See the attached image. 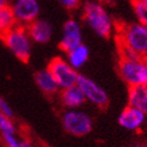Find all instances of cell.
I'll return each mask as SVG.
<instances>
[{
    "instance_id": "6",
    "label": "cell",
    "mask_w": 147,
    "mask_h": 147,
    "mask_svg": "<svg viewBox=\"0 0 147 147\" xmlns=\"http://www.w3.org/2000/svg\"><path fill=\"white\" fill-rule=\"evenodd\" d=\"M46 69L51 72L53 78L56 80L60 90L76 86L80 74L77 72V70L71 68V65L66 62L65 58L62 57L52 58Z\"/></svg>"
},
{
    "instance_id": "19",
    "label": "cell",
    "mask_w": 147,
    "mask_h": 147,
    "mask_svg": "<svg viewBox=\"0 0 147 147\" xmlns=\"http://www.w3.org/2000/svg\"><path fill=\"white\" fill-rule=\"evenodd\" d=\"M0 113L9 118L15 117V112H13V110H12V107L10 106V104L1 96H0Z\"/></svg>"
},
{
    "instance_id": "15",
    "label": "cell",
    "mask_w": 147,
    "mask_h": 147,
    "mask_svg": "<svg viewBox=\"0 0 147 147\" xmlns=\"http://www.w3.org/2000/svg\"><path fill=\"white\" fill-rule=\"evenodd\" d=\"M89 54H90L89 48L84 44H81L66 53V62L71 65V68L78 70L83 68L86 63L88 62Z\"/></svg>"
},
{
    "instance_id": "25",
    "label": "cell",
    "mask_w": 147,
    "mask_h": 147,
    "mask_svg": "<svg viewBox=\"0 0 147 147\" xmlns=\"http://www.w3.org/2000/svg\"><path fill=\"white\" fill-rule=\"evenodd\" d=\"M139 1H141V3H144V4L147 5V0H139Z\"/></svg>"
},
{
    "instance_id": "21",
    "label": "cell",
    "mask_w": 147,
    "mask_h": 147,
    "mask_svg": "<svg viewBox=\"0 0 147 147\" xmlns=\"http://www.w3.org/2000/svg\"><path fill=\"white\" fill-rule=\"evenodd\" d=\"M20 147H34V145L27 139H22L21 138V142H20Z\"/></svg>"
},
{
    "instance_id": "11",
    "label": "cell",
    "mask_w": 147,
    "mask_h": 147,
    "mask_svg": "<svg viewBox=\"0 0 147 147\" xmlns=\"http://www.w3.org/2000/svg\"><path fill=\"white\" fill-rule=\"evenodd\" d=\"M147 122V115L140 110L127 106L118 116V124L125 130L136 131Z\"/></svg>"
},
{
    "instance_id": "20",
    "label": "cell",
    "mask_w": 147,
    "mask_h": 147,
    "mask_svg": "<svg viewBox=\"0 0 147 147\" xmlns=\"http://www.w3.org/2000/svg\"><path fill=\"white\" fill-rule=\"evenodd\" d=\"M57 1L63 6L66 10H75L77 9L80 4H81V0H57Z\"/></svg>"
},
{
    "instance_id": "27",
    "label": "cell",
    "mask_w": 147,
    "mask_h": 147,
    "mask_svg": "<svg viewBox=\"0 0 147 147\" xmlns=\"http://www.w3.org/2000/svg\"><path fill=\"white\" fill-rule=\"evenodd\" d=\"M145 58H146V60H147V56H146V57H145Z\"/></svg>"
},
{
    "instance_id": "9",
    "label": "cell",
    "mask_w": 147,
    "mask_h": 147,
    "mask_svg": "<svg viewBox=\"0 0 147 147\" xmlns=\"http://www.w3.org/2000/svg\"><path fill=\"white\" fill-rule=\"evenodd\" d=\"M82 41H83V33H82L81 23L77 20H75V18L66 20L65 23L63 24L62 39L59 41L60 50L68 53L72 48L83 44Z\"/></svg>"
},
{
    "instance_id": "16",
    "label": "cell",
    "mask_w": 147,
    "mask_h": 147,
    "mask_svg": "<svg viewBox=\"0 0 147 147\" xmlns=\"http://www.w3.org/2000/svg\"><path fill=\"white\" fill-rule=\"evenodd\" d=\"M15 26H17V22L10 5L0 7V38Z\"/></svg>"
},
{
    "instance_id": "24",
    "label": "cell",
    "mask_w": 147,
    "mask_h": 147,
    "mask_svg": "<svg viewBox=\"0 0 147 147\" xmlns=\"http://www.w3.org/2000/svg\"><path fill=\"white\" fill-rule=\"evenodd\" d=\"M131 147H145V145H142V144H134Z\"/></svg>"
},
{
    "instance_id": "5",
    "label": "cell",
    "mask_w": 147,
    "mask_h": 147,
    "mask_svg": "<svg viewBox=\"0 0 147 147\" xmlns=\"http://www.w3.org/2000/svg\"><path fill=\"white\" fill-rule=\"evenodd\" d=\"M62 125L64 130L75 138H83L93 129V119L83 110H66L62 115Z\"/></svg>"
},
{
    "instance_id": "4",
    "label": "cell",
    "mask_w": 147,
    "mask_h": 147,
    "mask_svg": "<svg viewBox=\"0 0 147 147\" xmlns=\"http://www.w3.org/2000/svg\"><path fill=\"white\" fill-rule=\"evenodd\" d=\"M118 74L121 78L129 86H147V60L142 57L125 58L118 60Z\"/></svg>"
},
{
    "instance_id": "8",
    "label": "cell",
    "mask_w": 147,
    "mask_h": 147,
    "mask_svg": "<svg viewBox=\"0 0 147 147\" xmlns=\"http://www.w3.org/2000/svg\"><path fill=\"white\" fill-rule=\"evenodd\" d=\"M18 26L28 27L40 16L39 0H15L10 5Z\"/></svg>"
},
{
    "instance_id": "26",
    "label": "cell",
    "mask_w": 147,
    "mask_h": 147,
    "mask_svg": "<svg viewBox=\"0 0 147 147\" xmlns=\"http://www.w3.org/2000/svg\"><path fill=\"white\" fill-rule=\"evenodd\" d=\"M145 147H147V144H145Z\"/></svg>"
},
{
    "instance_id": "17",
    "label": "cell",
    "mask_w": 147,
    "mask_h": 147,
    "mask_svg": "<svg viewBox=\"0 0 147 147\" xmlns=\"http://www.w3.org/2000/svg\"><path fill=\"white\" fill-rule=\"evenodd\" d=\"M133 10L138 18V22L147 27V5L139 0H133Z\"/></svg>"
},
{
    "instance_id": "12",
    "label": "cell",
    "mask_w": 147,
    "mask_h": 147,
    "mask_svg": "<svg viewBox=\"0 0 147 147\" xmlns=\"http://www.w3.org/2000/svg\"><path fill=\"white\" fill-rule=\"evenodd\" d=\"M59 100L66 110H75L84 105L86 98L77 86H72L59 92Z\"/></svg>"
},
{
    "instance_id": "7",
    "label": "cell",
    "mask_w": 147,
    "mask_h": 147,
    "mask_svg": "<svg viewBox=\"0 0 147 147\" xmlns=\"http://www.w3.org/2000/svg\"><path fill=\"white\" fill-rule=\"evenodd\" d=\"M76 86L82 90L86 101H89L96 107L104 109L109 104V94L102 87H100L94 80L86 75H78Z\"/></svg>"
},
{
    "instance_id": "13",
    "label": "cell",
    "mask_w": 147,
    "mask_h": 147,
    "mask_svg": "<svg viewBox=\"0 0 147 147\" xmlns=\"http://www.w3.org/2000/svg\"><path fill=\"white\" fill-rule=\"evenodd\" d=\"M34 80H35V83L39 87V89L48 96L57 95L60 92V88L57 84L56 80L53 78L51 72L47 69H41L39 71H36L34 75Z\"/></svg>"
},
{
    "instance_id": "18",
    "label": "cell",
    "mask_w": 147,
    "mask_h": 147,
    "mask_svg": "<svg viewBox=\"0 0 147 147\" xmlns=\"http://www.w3.org/2000/svg\"><path fill=\"white\" fill-rule=\"evenodd\" d=\"M0 134H17V128L12 118L0 113Z\"/></svg>"
},
{
    "instance_id": "1",
    "label": "cell",
    "mask_w": 147,
    "mask_h": 147,
    "mask_svg": "<svg viewBox=\"0 0 147 147\" xmlns=\"http://www.w3.org/2000/svg\"><path fill=\"white\" fill-rule=\"evenodd\" d=\"M82 20L86 27L99 38L107 39L115 30V21L105 5L96 0H84L82 3Z\"/></svg>"
},
{
    "instance_id": "10",
    "label": "cell",
    "mask_w": 147,
    "mask_h": 147,
    "mask_svg": "<svg viewBox=\"0 0 147 147\" xmlns=\"http://www.w3.org/2000/svg\"><path fill=\"white\" fill-rule=\"evenodd\" d=\"M26 28H27L28 35H29L30 40H32V42L44 45L52 40L53 26L50 21L38 18V20L34 21L32 24H29Z\"/></svg>"
},
{
    "instance_id": "22",
    "label": "cell",
    "mask_w": 147,
    "mask_h": 147,
    "mask_svg": "<svg viewBox=\"0 0 147 147\" xmlns=\"http://www.w3.org/2000/svg\"><path fill=\"white\" fill-rule=\"evenodd\" d=\"M96 1L101 3L102 5H110V4H113V3H116V1H117V0H96Z\"/></svg>"
},
{
    "instance_id": "3",
    "label": "cell",
    "mask_w": 147,
    "mask_h": 147,
    "mask_svg": "<svg viewBox=\"0 0 147 147\" xmlns=\"http://www.w3.org/2000/svg\"><path fill=\"white\" fill-rule=\"evenodd\" d=\"M0 39L17 59H20L23 63L29 62L32 57L33 42L29 38L26 27L17 24L9 32H6Z\"/></svg>"
},
{
    "instance_id": "2",
    "label": "cell",
    "mask_w": 147,
    "mask_h": 147,
    "mask_svg": "<svg viewBox=\"0 0 147 147\" xmlns=\"http://www.w3.org/2000/svg\"><path fill=\"white\" fill-rule=\"evenodd\" d=\"M119 48H123L138 57L147 56V27L139 22L122 24L118 29Z\"/></svg>"
},
{
    "instance_id": "23",
    "label": "cell",
    "mask_w": 147,
    "mask_h": 147,
    "mask_svg": "<svg viewBox=\"0 0 147 147\" xmlns=\"http://www.w3.org/2000/svg\"><path fill=\"white\" fill-rule=\"evenodd\" d=\"M9 5H10V0H0V7L9 6Z\"/></svg>"
},
{
    "instance_id": "14",
    "label": "cell",
    "mask_w": 147,
    "mask_h": 147,
    "mask_svg": "<svg viewBox=\"0 0 147 147\" xmlns=\"http://www.w3.org/2000/svg\"><path fill=\"white\" fill-rule=\"evenodd\" d=\"M128 106L140 110L147 115V86L129 87L128 90Z\"/></svg>"
}]
</instances>
